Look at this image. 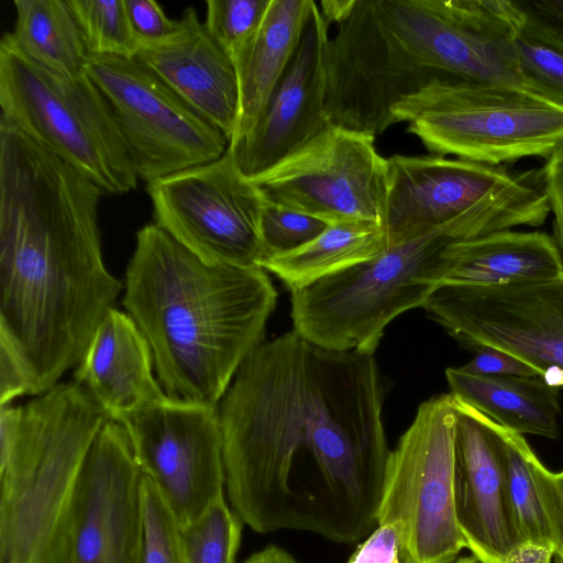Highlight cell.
<instances>
[{
    "mask_svg": "<svg viewBox=\"0 0 563 563\" xmlns=\"http://www.w3.org/2000/svg\"><path fill=\"white\" fill-rule=\"evenodd\" d=\"M374 354L295 331L261 343L218 405L225 489L260 533L351 543L377 527L390 451Z\"/></svg>",
    "mask_w": 563,
    "mask_h": 563,
    "instance_id": "1",
    "label": "cell"
},
{
    "mask_svg": "<svg viewBox=\"0 0 563 563\" xmlns=\"http://www.w3.org/2000/svg\"><path fill=\"white\" fill-rule=\"evenodd\" d=\"M101 195L0 115V405L56 386L114 308Z\"/></svg>",
    "mask_w": 563,
    "mask_h": 563,
    "instance_id": "2",
    "label": "cell"
},
{
    "mask_svg": "<svg viewBox=\"0 0 563 563\" xmlns=\"http://www.w3.org/2000/svg\"><path fill=\"white\" fill-rule=\"evenodd\" d=\"M277 292L261 267L205 262L155 223L136 233L123 306L174 401L218 407L261 344Z\"/></svg>",
    "mask_w": 563,
    "mask_h": 563,
    "instance_id": "3",
    "label": "cell"
},
{
    "mask_svg": "<svg viewBox=\"0 0 563 563\" xmlns=\"http://www.w3.org/2000/svg\"><path fill=\"white\" fill-rule=\"evenodd\" d=\"M108 419L76 382L0 406V563H65L81 471Z\"/></svg>",
    "mask_w": 563,
    "mask_h": 563,
    "instance_id": "4",
    "label": "cell"
},
{
    "mask_svg": "<svg viewBox=\"0 0 563 563\" xmlns=\"http://www.w3.org/2000/svg\"><path fill=\"white\" fill-rule=\"evenodd\" d=\"M387 159L389 247L440 229L459 241L540 227L551 211L541 169L509 170L433 154Z\"/></svg>",
    "mask_w": 563,
    "mask_h": 563,
    "instance_id": "5",
    "label": "cell"
},
{
    "mask_svg": "<svg viewBox=\"0 0 563 563\" xmlns=\"http://www.w3.org/2000/svg\"><path fill=\"white\" fill-rule=\"evenodd\" d=\"M1 115L80 172L103 194L136 187L137 173L113 111L86 71L63 76L0 41Z\"/></svg>",
    "mask_w": 563,
    "mask_h": 563,
    "instance_id": "6",
    "label": "cell"
},
{
    "mask_svg": "<svg viewBox=\"0 0 563 563\" xmlns=\"http://www.w3.org/2000/svg\"><path fill=\"white\" fill-rule=\"evenodd\" d=\"M393 114L431 154L492 165L545 159L563 141L562 103L495 84L434 80L402 98Z\"/></svg>",
    "mask_w": 563,
    "mask_h": 563,
    "instance_id": "7",
    "label": "cell"
},
{
    "mask_svg": "<svg viewBox=\"0 0 563 563\" xmlns=\"http://www.w3.org/2000/svg\"><path fill=\"white\" fill-rule=\"evenodd\" d=\"M452 241L440 229L290 291L294 331L327 350L374 354L390 321L423 307L435 289L427 274Z\"/></svg>",
    "mask_w": 563,
    "mask_h": 563,
    "instance_id": "8",
    "label": "cell"
},
{
    "mask_svg": "<svg viewBox=\"0 0 563 563\" xmlns=\"http://www.w3.org/2000/svg\"><path fill=\"white\" fill-rule=\"evenodd\" d=\"M455 427L453 396H434L390 451L377 520L398 526L407 563H445L465 548L454 506Z\"/></svg>",
    "mask_w": 563,
    "mask_h": 563,
    "instance_id": "9",
    "label": "cell"
},
{
    "mask_svg": "<svg viewBox=\"0 0 563 563\" xmlns=\"http://www.w3.org/2000/svg\"><path fill=\"white\" fill-rule=\"evenodd\" d=\"M155 224L205 262L260 267L266 200L229 146L216 161L147 184Z\"/></svg>",
    "mask_w": 563,
    "mask_h": 563,
    "instance_id": "10",
    "label": "cell"
},
{
    "mask_svg": "<svg viewBox=\"0 0 563 563\" xmlns=\"http://www.w3.org/2000/svg\"><path fill=\"white\" fill-rule=\"evenodd\" d=\"M86 74L109 102L139 178H159L221 157L229 140L135 58L88 55Z\"/></svg>",
    "mask_w": 563,
    "mask_h": 563,
    "instance_id": "11",
    "label": "cell"
},
{
    "mask_svg": "<svg viewBox=\"0 0 563 563\" xmlns=\"http://www.w3.org/2000/svg\"><path fill=\"white\" fill-rule=\"evenodd\" d=\"M422 308L461 344L504 351L563 387V273L507 285H443Z\"/></svg>",
    "mask_w": 563,
    "mask_h": 563,
    "instance_id": "12",
    "label": "cell"
},
{
    "mask_svg": "<svg viewBox=\"0 0 563 563\" xmlns=\"http://www.w3.org/2000/svg\"><path fill=\"white\" fill-rule=\"evenodd\" d=\"M375 136L328 124L278 164L251 179L266 202L329 224L365 221L385 228L388 159Z\"/></svg>",
    "mask_w": 563,
    "mask_h": 563,
    "instance_id": "13",
    "label": "cell"
},
{
    "mask_svg": "<svg viewBox=\"0 0 563 563\" xmlns=\"http://www.w3.org/2000/svg\"><path fill=\"white\" fill-rule=\"evenodd\" d=\"M126 430L142 473L180 525L198 519L225 488L218 407L172 399L118 420Z\"/></svg>",
    "mask_w": 563,
    "mask_h": 563,
    "instance_id": "14",
    "label": "cell"
},
{
    "mask_svg": "<svg viewBox=\"0 0 563 563\" xmlns=\"http://www.w3.org/2000/svg\"><path fill=\"white\" fill-rule=\"evenodd\" d=\"M142 482L125 428L108 419L81 471L65 563H136L143 538Z\"/></svg>",
    "mask_w": 563,
    "mask_h": 563,
    "instance_id": "15",
    "label": "cell"
},
{
    "mask_svg": "<svg viewBox=\"0 0 563 563\" xmlns=\"http://www.w3.org/2000/svg\"><path fill=\"white\" fill-rule=\"evenodd\" d=\"M329 24L314 1L284 75L254 128L229 143L241 172L253 179L318 135L327 125Z\"/></svg>",
    "mask_w": 563,
    "mask_h": 563,
    "instance_id": "16",
    "label": "cell"
},
{
    "mask_svg": "<svg viewBox=\"0 0 563 563\" xmlns=\"http://www.w3.org/2000/svg\"><path fill=\"white\" fill-rule=\"evenodd\" d=\"M453 398L456 522L465 548L478 562L504 563L519 539L509 510L499 443L488 417Z\"/></svg>",
    "mask_w": 563,
    "mask_h": 563,
    "instance_id": "17",
    "label": "cell"
},
{
    "mask_svg": "<svg viewBox=\"0 0 563 563\" xmlns=\"http://www.w3.org/2000/svg\"><path fill=\"white\" fill-rule=\"evenodd\" d=\"M134 58L219 128L230 143L240 113L236 71L192 7L184 10L166 36L137 40Z\"/></svg>",
    "mask_w": 563,
    "mask_h": 563,
    "instance_id": "18",
    "label": "cell"
},
{
    "mask_svg": "<svg viewBox=\"0 0 563 563\" xmlns=\"http://www.w3.org/2000/svg\"><path fill=\"white\" fill-rule=\"evenodd\" d=\"M153 356L133 319L115 308L97 328L74 377L109 419L169 400L153 375Z\"/></svg>",
    "mask_w": 563,
    "mask_h": 563,
    "instance_id": "19",
    "label": "cell"
},
{
    "mask_svg": "<svg viewBox=\"0 0 563 563\" xmlns=\"http://www.w3.org/2000/svg\"><path fill=\"white\" fill-rule=\"evenodd\" d=\"M563 273L554 240L539 231H499L449 242L435 256L426 283L437 288L495 286L549 279Z\"/></svg>",
    "mask_w": 563,
    "mask_h": 563,
    "instance_id": "20",
    "label": "cell"
},
{
    "mask_svg": "<svg viewBox=\"0 0 563 563\" xmlns=\"http://www.w3.org/2000/svg\"><path fill=\"white\" fill-rule=\"evenodd\" d=\"M500 449L505 487L519 542H544L563 554V472L549 471L522 434L489 419Z\"/></svg>",
    "mask_w": 563,
    "mask_h": 563,
    "instance_id": "21",
    "label": "cell"
},
{
    "mask_svg": "<svg viewBox=\"0 0 563 563\" xmlns=\"http://www.w3.org/2000/svg\"><path fill=\"white\" fill-rule=\"evenodd\" d=\"M313 0H271L253 40L233 60L240 91V113L230 143L256 124L297 48Z\"/></svg>",
    "mask_w": 563,
    "mask_h": 563,
    "instance_id": "22",
    "label": "cell"
},
{
    "mask_svg": "<svg viewBox=\"0 0 563 563\" xmlns=\"http://www.w3.org/2000/svg\"><path fill=\"white\" fill-rule=\"evenodd\" d=\"M451 395L519 434L555 439L561 412L559 388L541 377L477 376L445 371Z\"/></svg>",
    "mask_w": 563,
    "mask_h": 563,
    "instance_id": "23",
    "label": "cell"
},
{
    "mask_svg": "<svg viewBox=\"0 0 563 563\" xmlns=\"http://www.w3.org/2000/svg\"><path fill=\"white\" fill-rule=\"evenodd\" d=\"M389 249L385 228L373 222L332 223L316 239L288 253L266 257L260 267L290 291L369 261Z\"/></svg>",
    "mask_w": 563,
    "mask_h": 563,
    "instance_id": "24",
    "label": "cell"
},
{
    "mask_svg": "<svg viewBox=\"0 0 563 563\" xmlns=\"http://www.w3.org/2000/svg\"><path fill=\"white\" fill-rule=\"evenodd\" d=\"M18 48L40 66L74 77L85 71L88 53L67 0H13Z\"/></svg>",
    "mask_w": 563,
    "mask_h": 563,
    "instance_id": "25",
    "label": "cell"
},
{
    "mask_svg": "<svg viewBox=\"0 0 563 563\" xmlns=\"http://www.w3.org/2000/svg\"><path fill=\"white\" fill-rule=\"evenodd\" d=\"M514 47L521 73L543 96L563 104V27L518 1Z\"/></svg>",
    "mask_w": 563,
    "mask_h": 563,
    "instance_id": "26",
    "label": "cell"
},
{
    "mask_svg": "<svg viewBox=\"0 0 563 563\" xmlns=\"http://www.w3.org/2000/svg\"><path fill=\"white\" fill-rule=\"evenodd\" d=\"M243 521L219 497L198 519L181 526L183 563H235Z\"/></svg>",
    "mask_w": 563,
    "mask_h": 563,
    "instance_id": "27",
    "label": "cell"
},
{
    "mask_svg": "<svg viewBox=\"0 0 563 563\" xmlns=\"http://www.w3.org/2000/svg\"><path fill=\"white\" fill-rule=\"evenodd\" d=\"M88 55L134 58L135 36L124 0H67Z\"/></svg>",
    "mask_w": 563,
    "mask_h": 563,
    "instance_id": "28",
    "label": "cell"
},
{
    "mask_svg": "<svg viewBox=\"0 0 563 563\" xmlns=\"http://www.w3.org/2000/svg\"><path fill=\"white\" fill-rule=\"evenodd\" d=\"M143 538L136 563H183L181 525L163 495L143 474Z\"/></svg>",
    "mask_w": 563,
    "mask_h": 563,
    "instance_id": "29",
    "label": "cell"
},
{
    "mask_svg": "<svg viewBox=\"0 0 563 563\" xmlns=\"http://www.w3.org/2000/svg\"><path fill=\"white\" fill-rule=\"evenodd\" d=\"M271 0H208L203 22L233 62L260 30Z\"/></svg>",
    "mask_w": 563,
    "mask_h": 563,
    "instance_id": "30",
    "label": "cell"
},
{
    "mask_svg": "<svg viewBox=\"0 0 563 563\" xmlns=\"http://www.w3.org/2000/svg\"><path fill=\"white\" fill-rule=\"evenodd\" d=\"M328 225L325 221L310 214L266 202L261 227L266 257L301 247L321 234Z\"/></svg>",
    "mask_w": 563,
    "mask_h": 563,
    "instance_id": "31",
    "label": "cell"
},
{
    "mask_svg": "<svg viewBox=\"0 0 563 563\" xmlns=\"http://www.w3.org/2000/svg\"><path fill=\"white\" fill-rule=\"evenodd\" d=\"M401 534L395 522L377 525L349 563H407L402 556Z\"/></svg>",
    "mask_w": 563,
    "mask_h": 563,
    "instance_id": "32",
    "label": "cell"
},
{
    "mask_svg": "<svg viewBox=\"0 0 563 563\" xmlns=\"http://www.w3.org/2000/svg\"><path fill=\"white\" fill-rule=\"evenodd\" d=\"M460 368L467 374L477 376L540 377L539 373L530 365L492 346L475 349L473 358Z\"/></svg>",
    "mask_w": 563,
    "mask_h": 563,
    "instance_id": "33",
    "label": "cell"
},
{
    "mask_svg": "<svg viewBox=\"0 0 563 563\" xmlns=\"http://www.w3.org/2000/svg\"><path fill=\"white\" fill-rule=\"evenodd\" d=\"M132 30L137 40H157L169 34L177 20L166 16L154 0H124Z\"/></svg>",
    "mask_w": 563,
    "mask_h": 563,
    "instance_id": "34",
    "label": "cell"
},
{
    "mask_svg": "<svg viewBox=\"0 0 563 563\" xmlns=\"http://www.w3.org/2000/svg\"><path fill=\"white\" fill-rule=\"evenodd\" d=\"M551 212L556 244L563 250V141L545 158L541 168Z\"/></svg>",
    "mask_w": 563,
    "mask_h": 563,
    "instance_id": "35",
    "label": "cell"
},
{
    "mask_svg": "<svg viewBox=\"0 0 563 563\" xmlns=\"http://www.w3.org/2000/svg\"><path fill=\"white\" fill-rule=\"evenodd\" d=\"M554 556L555 551L548 543L525 540L508 552L504 563H551Z\"/></svg>",
    "mask_w": 563,
    "mask_h": 563,
    "instance_id": "36",
    "label": "cell"
},
{
    "mask_svg": "<svg viewBox=\"0 0 563 563\" xmlns=\"http://www.w3.org/2000/svg\"><path fill=\"white\" fill-rule=\"evenodd\" d=\"M354 2L355 0H323L320 10L328 24H340L351 13Z\"/></svg>",
    "mask_w": 563,
    "mask_h": 563,
    "instance_id": "37",
    "label": "cell"
},
{
    "mask_svg": "<svg viewBox=\"0 0 563 563\" xmlns=\"http://www.w3.org/2000/svg\"><path fill=\"white\" fill-rule=\"evenodd\" d=\"M243 563H299L289 552L277 545H268L252 555Z\"/></svg>",
    "mask_w": 563,
    "mask_h": 563,
    "instance_id": "38",
    "label": "cell"
},
{
    "mask_svg": "<svg viewBox=\"0 0 563 563\" xmlns=\"http://www.w3.org/2000/svg\"><path fill=\"white\" fill-rule=\"evenodd\" d=\"M528 2L534 10L563 27V0H537Z\"/></svg>",
    "mask_w": 563,
    "mask_h": 563,
    "instance_id": "39",
    "label": "cell"
},
{
    "mask_svg": "<svg viewBox=\"0 0 563 563\" xmlns=\"http://www.w3.org/2000/svg\"><path fill=\"white\" fill-rule=\"evenodd\" d=\"M455 563H478V560L474 555H468L457 558Z\"/></svg>",
    "mask_w": 563,
    "mask_h": 563,
    "instance_id": "40",
    "label": "cell"
},
{
    "mask_svg": "<svg viewBox=\"0 0 563 563\" xmlns=\"http://www.w3.org/2000/svg\"><path fill=\"white\" fill-rule=\"evenodd\" d=\"M554 563H563V554L559 558H555Z\"/></svg>",
    "mask_w": 563,
    "mask_h": 563,
    "instance_id": "41",
    "label": "cell"
},
{
    "mask_svg": "<svg viewBox=\"0 0 563 563\" xmlns=\"http://www.w3.org/2000/svg\"><path fill=\"white\" fill-rule=\"evenodd\" d=\"M456 559H457V558H456ZM456 559L451 560V561H448V562H445V563H455V560H456Z\"/></svg>",
    "mask_w": 563,
    "mask_h": 563,
    "instance_id": "42",
    "label": "cell"
}]
</instances>
